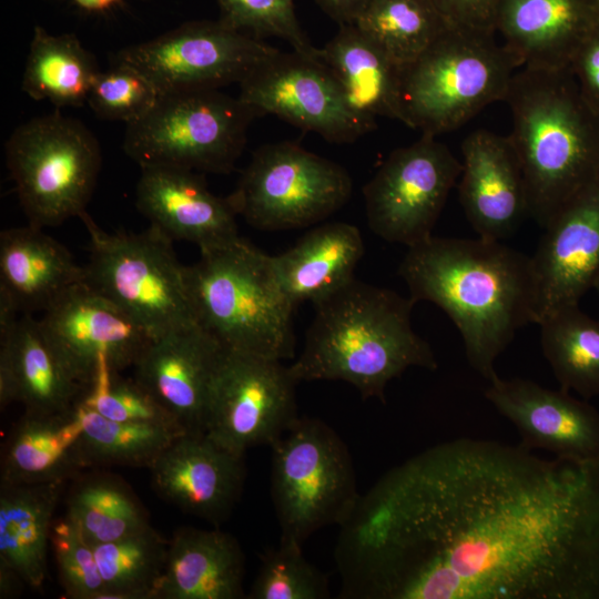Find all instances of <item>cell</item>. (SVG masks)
<instances>
[{
  "label": "cell",
  "instance_id": "1",
  "mask_svg": "<svg viewBox=\"0 0 599 599\" xmlns=\"http://www.w3.org/2000/svg\"><path fill=\"white\" fill-rule=\"evenodd\" d=\"M361 599H599V463L457 438L387 471L336 547Z\"/></svg>",
  "mask_w": 599,
  "mask_h": 599
},
{
  "label": "cell",
  "instance_id": "2",
  "mask_svg": "<svg viewBox=\"0 0 599 599\" xmlns=\"http://www.w3.org/2000/svg\"><path fill=\"white\" fill-rule=\"evenodd\" d=\"M398 274L415 303L432 302L448 315L469 365L488 383L518 329L535 323L531 256L501 241L430 236L407 247Z\"/></svg>",
  "mask_w": 599,
  "mask_h": 599
},
{
  "label": "cell",
  "instance_id": "3",
  "mask_svg": "<svg viewBox=\"0 0 599 599\" xmlns=\"http://www.w3.org/2000/svg\"><path fill=\"white\" fill-rule=\"evenodd\" d=\"M313 305L303 349L288 366L297 383L343 380L363 398L385 402L392 379L410 367L438 366L430 345L413 329L409 296L353 278Z\"/></svg>",
  "mask_w": 599,
  "mask_h": 599
},
{
  "label": "cell",
  "instance_id": "4",
  "mask_svg": "<svg viewBox=\"0 0 599 599\" xmlns=\"http://www.w3.org/2000/svg\"><path fill=\"white\" fill-rule=\"evenodd\" d=\"M504 101L528 215L545 229L599 174V115L582 99L570 68H519Z\"/></svg>",
  "mask_w": 599,
  "mask_h": 599
},
{
  "label": "cell",
  "instance_id": "5",
  "mask_svg": "<svg viewBox=\"0 0 599 599\" xmlns=\"http://www.w3.org/2000/svg\"><path fill=\"white\" fill-rule=\"evenodd\" d=\"M197 324L226 349L273 359L293 358L296 305L284 292L273 263L241 237L201 251L186 266Z\"/></svg>",
  "mask_w": 599,
  "mask_h": 599
},
{
  "label": "cell",
  "instance_id": "6",
  "mask_svg": "<svg viewBox=\"0 0 599 599\" xmlns=\"http://www.w3.org/2000/svg\"><path fill=\"white\" fill-rule=\"evenodd\" d=\"M517 69L496 31L449 27L403 67L400 122L434 136L453 131L504 101Z\"/></svg>",
  "mask_w": 599,
  "mask_h": 599
},
{
  "label": "cell",
  "instance_id": "7",
  "mask_svg": "<svg viewBox=\"0 0 599 599\" xmlns=\"http://www.w3.org/2000/svg\"><path fill=\"white\" fill-rule=\"evenodd\" d=\"M256 118L252 106L219 89L167 92L145 115L126 124L123 150L140 167L227 174Z\"/></svg>",
  "mask_w": 599,
  "mask_h": 599
},
{
  "label": "cell",
  "instance_id": "8",
  "mask_svg": "<svg viewBox=\"0 0 599 599\" xmlns=\"http://www.w3.org/2000/svg\"><path fill=\"white\" fill-rule=\"evenodd\" d=\"M79 219L90 236L85 283L115 303L156 339L197 324L186 266L172 240L150 225L142 233H109L84 211Z\"/></svg>",
  "mask_w": 599,
  "mask_h": 599
},
{
  "label": "cell",
  "instance_id": "9",
  "mask_svg": "<svg viewBox=\"0 0 599 599\" xmlns=\"http://www.w3.org/2000/svg\"><path fill=\"white\" fill-rule=\"evenodd\" d=\"M271 496L281 542L347 522L361 497L349 451L324 422L301 418L272 446Z\"/></svg>",
  "mask_w": 599,
  "mask_h": 599
},
{
  "label": "cell",
  "instance_id": "10",
  "mask_svg": "<svg viewBox=\"0 0 599 599\" xmlns=\"http://www.w3.org/2000/svg\"><path fill=\"white\" fill-rule=\"evenodd\" d=\"M4 151L30 225L55 226L85 211L102 158L81 122L58 111L31 119L13 131Z\"/></svg>",
  "mask_w": 599,
  "mask_h": 599
},
{
  "label": "cell",
  "instance_id": "11",
  "mask_svg": "<svg viewBox=\"0 0 599 599\" xmlns=\"http://www.w3.org/2000/svg\"><path fill=\"white\" fill-rule=\"evenodd\" d=\"M353 181L339 164L294 142L260 146L226 196L236 215L263 231L313 225L349 199Z\"/></svg>",
  "mask_w": 599,
  "mask_h": 599
},
{
  "label": "cell",
  "instance_id": "12",
  "mask_svg": "<svg viewBox=\"0 0 599 599\" xmlns=\"http://www.w3.org/2000/svg\"><path fill=\"white\" fill-rule=\"evenodd\" d=\"M296 384L282 361L225 348L211 387L205 435L238 455L272 447L298 418Z\"/></svg>",
  "mask_w": 599,
  "mask_h": 599
},
{
  "label": "cell",
  "instance_id": "13",
  "mask_svg": "<svg viewBox=\"0 0 599 599\" xmlns=\"http://www.w3.org/2000/svg\"><path fill=\"white\" fill-rule=\"evenodd\" d=\"M461 163L436 136L393 151L364 186L368 227L407 247L433 236Z\"/></svg>",
  "mask_w": 599,
  "mask_h": 599
},
{
  "label": "cell",
  "instance_id": "14",
  "mask_svg": "<svg viewBox=\"0 0 599 599\" xmlns=\"http://www.w3.org/2000/svg\"><path fill=\"white\" fill-rule=\"evenodd\" d=\"M263 40L217 21H191L114 55L141 71L160 94L240 84L277 52Z\"/></svg>",
  "mask_w": 599,
  "mask_h": 599
},
{
  "label": "cell",
  "instance_id": "15",
  "mask_svg": "<svg viewBox=\"0 0 599 599\" xmlns=\"http://www.w3.org/2000/svg\"><path fill=\"white\" fill-rule=\"evenodd\" d=\"M238 99L260 116L274 114L332 143H352L376 126L357 112L329 69L318 59L277 51L238 84Z\"/></svg>",
  "mask_w": 599,
  "mask_h": 599
},
{
  "label": "cell",
  "instance_id": "16",
  "mask_svg": "<svg viewBox=\"0 0 599 599\" xmlns=\"http://www.w3.org/2000/svg\"><path fill=\"white\" fill-rule=\"evenodd\" d=\"M40 321L85 392L101 367L119 373L133 367L153 341L140 323L85 282L68 291Z\"/></svg>",
  "mask_w": 599,
  "mask_h": 599
},
{
  "label": "cell",
  "instance_id": "17",
  "mask_svg": "<svg viewBox=\"0 0 599 599\" xmlns=\"http://www.w3.org/2000/svg\"><path fill=\"white\" fill-rule=\"evenodd\" d=\"M486 398L517 428L519 445L555 457L599 463V412L561 388L555 390L525 378L489 382Z\"/></svg>",
  "mask_w": 599,
  "mask_h": 599
},
{
  "label": "cell",
  "instance_id": "18",
  "mask_svg": "<svg viewBox=\"0 0 599 599\" xmlns=\"http://www.w3.org/2000/svg\"><path fill=\"white\" fill-rule=\"evenodd\" d=\"M531 255L537 287L535 323L591 288L599 268V174L544 229Z\"/></svg>",
  "mask_w": 599,
  "mask_h": 599
},
{
  "label": "cell",
  "instance_id": "19",
  "mask_svg": "<svg viewBox=\"0 0 599 599\" xmlns=\"http://www.w3.org/2000/svg\"><path fill=\"white\" fill-rule=\"evenodd\" d=\"M149 469L163 499L215 527L232 512L246 475L244 455L192 433L177 436Z\"/></svg>",
  "mask_w": 599,
  "mask_h": 599
},
{
  "label": "cell",
  "instance_id": "20",
  "mask_svg": "<svg viewBox=\"0 0 599 599\" xmlns=\"http://www.w3.org/2000/svg\"><path fill=\"white\" fill-rule=\"evenodd\" d=\"M225 347L199 324L153 339L133 377L192 434H205L211 387Z\"/></svg>",
  "mask_w": 599,
  "mask_h": 599
},
{
  "label": "cell",
  "instance_id": "21",
  "mask_svg": "<svg viewBox=\"0 0 599 599\" xmlns=\"http://www.w3.org/2000/svg\"><path fill=\"white\" fill-rule=\"evenodd\" d=\"M459 201L478 236L508 238L528 215L522 167L509 138L478 130L463 141Z\"/></svg>",
  "mask_w": 599,
  "mask_h": 599
},
{
  "label": "cell",
  "instance_id": "22",
  "mask_svg": "<svg viewBox=\"0 0 599 599\" xmlns=\"http://www.w3.org/2000/svg\"><path fill=\"white\" fill-rule=\"evenodd\" d=\"M136 206L151 226L170 240L195 243L200 251L240 238L227 197L213 194L199 172L144 166L136 183Z\"/></svg>",
  "mask_w": 599,
  "mask_h": 599
},
{
  "label": "cell",
  "instance_id": "23",
  "mask_svg": "<svg viewBox=\"0 0 599 599\" xmlns=\"http://www.w3.org/2000/svg\"><path fill=\"white\" fill-rule=\"evenodd\" d=\"M84 393L41 321L23 314L13 327L0 329L1 408L20 403L28 413H64L75 408Z\"/></svg>",
  "mask_w": 599,
  "mask_h": 599
},
{
  "label": "cell",
  "instance_id": "24",
  "mask_svg": "<svg viewBox=\"0 0 599 599\" xmlns=\"http://www.w3.org/2000/svg\"><path fill=\"white\" fill-rule=\"evenodd\" d=\"M598 21L591 0H500L496 33L518 68L559 70Z\"/></svg>",
  "mask_w": 599,
  "mask_h": 599
},
{
  "label": "cell",
  "instance_id": "25",
  "mask_svg": "<svg viewBox=\"0 0 599 599\" xmlns=\"http://www.w3.org/2000/svg\"><path fill=\"white\" fill-rule=\"evenodd\" d=\"M243 577L244 555L232 535L217 527H181L169 540L153 599H238Z\"/></svg>",
  "mask_w": 599,
  "mask_h": 599
},
{
  "label": "cell",
  "instance_id": "26",
  "mask_svg": "<svg viewBox=\"0 0 599 599\" xmlns=\"http://www.w3.org/2000/svg\"><path fill=\"white\" fill-rule=\"evenodd\" d=\"M83 282L85 267L40 227L29 224L1 232L0 288L11 296L20 313H44Z\"/></svg>",
  "mask_w": 599,
  "mask_h": 599
},
{
  "label": "cell",
  "instance_id": "27",
  "mask_svg": "<svg viewBox=\"0 0 599 599\" xmlns=\"http://www.w3.org/2000/svg\"><path fill=\"white\" fill-rule=\"evenodd\" d=\"M90 467L77 407L64 413L24 412L1 461V484L65 483Z\"/></svg>",
  "mask_w": 599,
  "mask_h": 599
},
{
  "label": "cell",
  "instance_id": "28",
  "mask_svg": "<svg viewBox=\"0 0 599 599\" xmlns=\"http://www.w3.org/2000/svg\"><path fill=\"white\" fill-rule=\"evenodd\" d=\"M64 483L0 485V576L40 589Z\"/></svg>",
  "mask_w": 599,
  "mask_h": 599
},
{
  "label": "cell",
  "instance_id": "29",
  "mask_svg": "<svg viewBox=\"0 0 599 599\" xmlns=\"http://www.w3.org/2000/svg\"><path fill=\"white\" fill-rule=\"evenodd\" d=\"M363 254L359 230L333 222L308 231L290 250L273 255V263L284 292L297 306L305 301L315 304L349 283Z\"/></svg>",
  "mask_w": 599,
  "mask_h": 599
},
{
  "label": "cell",
  "instance_id": "30",
  "mask_svg": "<svg viewBox=\"0 0 599 599\" xmlns=\"http://www.w3.org/2000/svg\"><path fill=\"white\" fill-rule=\"evenodd\" d=\"M318 59L357 112L373 120L400 121L403 67L354 23L338 26L336 34L318 49Z\"/></svg>",
  "mask_w": 599,
  "mask_h": 599
},
{
  "label": "cell",
  "instance_id": "31",
  "mask_svg": "<svg viewBox=\"0 0 599 599\" xmlns=\"http://www.w3.org/2000/svg\"><path fill=\"white\" fill-rule=\"evenodd\" d=\"M99 72L95 58L75 34L54 35L37 26L21 88L30 98L48 100L58 108L81 106Z\"/></svg>",
  "mask_w": 599,
  "mask_h": 599
},
{
  "label": "cell",
  "instance_id": "32",
  "mask_svg": "<svg viewBox=\"0 0 599 599\" xmlns=\"http://www.w3.org/2000/svg\"><path fill=\"white\" fill-rule=\"evenodd\" d=\"M538 325L544 356L560 388L586 400L599 396V319L571 304L554 311Z\"/></svg>",
  "mask_w": 599,
  "mask_h": 599
},
{
  "label": "cell",
  "instance_id": "33",
  "mask_svg": "<svg viewBox=\"0 0 599 599\" xmlns=\"http://www.w3.org/2000/svg\"><path fill=\"white\" fill-rule=\"evenodd\" d=\"M65 515L93 547L150 526L136 496L111 475H92L80 480L69 495Z\"/></svg>",
  "mask_w": 599,
  "mask_h": 599
},
{
  "label": "cell",
  "instance_id": "34",
  "mask_svg": "<svg viewBox=\"0 0 599 599\" xmlns=\"http://www.w3.org/2000/svg\"><path fill=\"white\" fill-rule=\"evenodd\" d=\"M354 24L402 67L449 28L432 0H368Z\"/></svg>",
  "mask_w": 599,
  "mask_h": 599
},
{
  "label": "cell",
  "instance_id": "35",
  "mask_svg": "<svg viewBox=\"0 0 599 599\" xmlns=\"http://www.w3.org/2000/svg\"><path fill=\"white\" fill-rule=\"evenodd\" d=\"M104 599H153L164 571L169 540L151 526L93 547Z\"/></svg>",
  "mask_w": 599,
  "mask_h": 599
},
{
  "label": "cell",
  "instance_id": "36",
  "mask_svg": "<svg viewBox=\"0 0 599 599\" xmlns=\"http://www.w3.org/2000/svg\"><path fill=\"white\" fill-rule=\"evenodd\" d=\"M82 445L90 466L116 465L150 468L182 429L150 423L109 419L83 404L77 406Z\"/></svg>",
  "mask_w": 599,
  "mask_h": 599
},
{
  "label": "cell",
  "instance_id": "37",
  "mask_svg": "<svg viewBox=\"0 0 599 599\" xmlns=\"http://www.w3.org/2000/svg\"><path fill=\"white\" fill-rule=\"evenodd\" d=\"M81 404L112 420L158 424L186 432L134 377L125 378L106 366L98 370Z\"/></svg>",
  "mask_w": 599,
  "mask_h": 599
},
{
  "label": "cell",
  "instance_id": "38",
  "mask_svg": "<svg viewBox=\"0 0 599 599\" xmlns=\"http://www.w3.org/2000/svg\"><path fill=\"white\" fill-rule=\"evenodd\" d=\"M329 597L328 581L308 562L302 546L281 542L261 559L248 599H324Z\"/></svg>",
  "mask_w": 599,
  "mask_h": 599
},
{
  "label": "cell",
  "instance_id": "39",
  "mask_svg": "<svg viewBox=\"0 0 599 599\" xmlns=\"http://www.w3.org/2000/svg\"><path fill=\"white\" fill-rule=\"evenodd\" d=\"M220 21L233 30L262 40L276 37L288 43L292 50L318 58L300 26L294 0H216Z\"/></svg>",
  "mask_w": 599,
  "mask_h": 599
},
{
  "label": "cell",
  "instance_id": "40",
  "mask_svg": "<svg viewBox=\"0 0 599 599\" xmlns=\"http://www.w3.org/2000/svg\"><path fill=\"white\" fill-rule=\"evenodd\" d=\"M160 95L141 71L113 59L109 69L99 72L87 102L99 118L129 124L145 115Z\"/></svg>",
  "mask_w": 599,
  "mask_h": 599
},
{
  "label": "cell",
  "instance_id": "41",
  "mask_svg": "<svg viewBox=\"0 0 599 599\" xmlns=\"http://www.w3.org/2000/svg\"><path fill=\"white\" fill-rule=\"evenodd\" d=\"M51 544L65 595L73 599H104L105 585L93 546L67 515L53 522Z\"/></svg>",
  "mask_w": 599,
  "mask_h": 599
},
{
  "label": "cell",
  "instance_id": "42",
  "mask_svg": "<svg viewBox=\"0 0 599 599\" xmlns=\"http://www.w3.org/2000/svg\"><path fill=\"white\" fill-rule=\"evenodd\" d=\"M569 68L582 99L599 115V21L580 42Z\"/></svg>",
  "mask_w": 599,
  "mask_h": 599
},
{
  "label": "cell",
  "instance_id": "43",
  "mask_svg": "<svg viewBox=\"0 0 599 599\" xmlns=\"http://www.w3.org/2000/svg\"><path fill=\"white\" fill-rule=\"evenodd\" d=\"M449 27L496 31L500 0H432Z\"/></svg>",
  "mask_w": 599,
  "mask_h": 599
},
{
  "label": "cell",
  "instance_id": "44",
  "mask_svg": "<svg viewBox=\"0 0 599 599\" xmlns=\"http://www.w3.org/2000/svg\"><path fill=\"white\" fill-rule=\"evenodd\" d=\"M368 0H316L321 9L338 26L354 23Z\"/></svg>",
  "mask_w": 599,
  "mask_h": 599
},
{
  "label": "cell",
  "instance_id": "45",
  "mask_svg": "<svg viewBox=\"0 0 599 599\" xmlns=\"http://www.w3.org/2000/svg\"><path fill=\"white\" fill-rule=\"evenodd\" d=\"M119 0H73L77 6L88 11H102L112 7Z\"/></svg>",
  "mask_w": 599,
  "mask_h": 599
},
{
  "label": "cell",
  "instance_id": "46",
  "mask_svg": "<svg viewBox=\"0 0 599 599\" xmlns=\"http://www.w3.org/2000/svg\"><path fill=\"white\" fill-rule=\"evenodd\" d=\"M591 288H595L597 293L599 294V268L593 277Z\"/></svg>",
  "mask_w": 599,
  "mask_h": 599
},
{
  "label": "cell",
  "instance_id": "47",
  "mask_svg": "<svg viewBox=\"0 0 599 599\" xmlns=\"http://www.w3.org/2000/svg\"><path fill=\"white\" fill-rule=\"evenodd\" d=\"M596 6L597 8L599 9V0H591Z\"/></svg>",
  "mask_w": 599,
  "mask_h": 599
}]
</instances>
